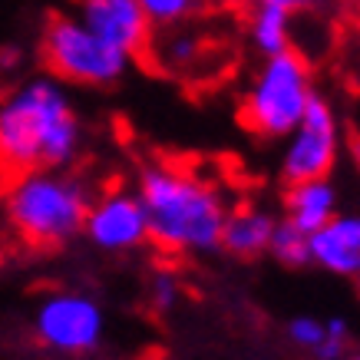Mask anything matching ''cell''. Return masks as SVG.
Wrapping results in <instances>:
<instances>
[{
    "mask_svg": "<svg viewBox=\"0 0 360 360\" xmlns=\"http://www.w3.org/2000/svg\"><path fill=\"white\" fill-rule=\"evenodd\" d=\"M17 60H20V50H4V53H0V66H7V70L17 66Z\"/></svg>",
    "mask_w": 360,
    "mask_h": 360,
    "instance_id": "obj_20",
    "label": "cell"
},
{
    "mask_svg": "<svg viewBox=\"0 0 360 360\" xmlns=\"http://www.w3.org/2000/svg\"><path fill=\"white\" fill-rule=\"evenodd\" d=\"M248 37L262 56L291 50V13L281 11V7L255 4V11L248 17Z\"/></svg>",
    "mask_w": 360,
    "mask_h": 360,
    "instance_id": "obj_13",
    "label": "cell"
},
{
    "mask_svg": "<svg viewBox=\"0 0 360 360\" xmlns=\"http://www.w3.org/2000/svg\"><path fill=\"white\" fill-rule=\"evenodd\" d=\"M347 334H350L347 321L330 317V321H324V340L311 354L317 360H344V354H347Z\"/></svg>",
    "mask_w": 360,
    "mask_h": 360,
    "instance_id": "obj_16",
    "label": "cell"
},
{
    "mask_svg": "<svg viewBox=\"0 0 360 360\" xmlns=\"http://www.w3.org/2000/svg\"><path fill=\"white\" fill-rule=\"evenodd\" d=\"M284 208H288L284 219L291 221L297 231L314 235L317 229H324L338 215V192H334V186H330L328 179L295 182V186H288Z\"/></svg>",
    "mask_w": 360,
    "mask_h": 360,
    "instance_id": "obj_11",
    "label": "cell"
},
{
    "mask_svg": "<svg viewBox=\"0 0 360 360\" xmlns=\"http://www.w3.org/2000/svg\"><path fill=\"white\" fill-rule=\"evenodd\" d=\"M288 338L295 340L297 347L314 350L317 344L324 340V321H317V317H311V314L295 317V321L288 324Z\"/></svg>",
    "mask_w": 360,
    "mask_h": 360,
    "instance_id": "obj_18",
    "label": "cell"
},
{
    "mask_svg": "<svg viewBox=\"0 0 360 360\" xmlns=\"http://www.w3.org/2000/svg\"><path fill=\"white\" fill-rule=\"evenodd\" d=\"M139 7L153 20V27H175L186 23L198 4L195 0H139Z\"/></svg>",
    "mask_w": 360,
    "mask_h": 360,
    "instance_id": "obj_15",
    "label": "cell"
},
{
    "mask_svg": "<svg viewBox=\"0 0 360 360\" xmlns=\"http://www.w3.org/2000/svg\"><path fill=\"white\" fill-rule=\"evenodd\" d=\"M149 301H153V311L159 314H169L179 301H182V288L172 274H155L153 284H149Z\"/></svg>",
    "mask_w": 360,
    "mask_h": 360,
    "instance_id": "obj_17",
    "label": "cell"
},
{
    "mask_svg": "<svg viewBox=\"0 0 360 360\" xmlns=\"http://www.w3.org/2000/svg\"><path fill=\"white\" fill-rule=\"evenodd\" d=\"M311 264L360 281V215H334L311 235Z\"/></svg>",
    "mask_w": 360,
    "mask_h": 360,
    "instance_id": "obj_10",
    "label": "cell"
},
{
    "mask_svg": "<svg viewBox=\"0 0 360 360\" xmlns=\"http://www.w3.org/2000/svg\"><path fill=\"white\" fill-rule=\"evenodd\" d=\"M83 235L103 251L139 248L142 241H149V221H146V208H142L139 195L116 188V192H106L103 198L89 202Z\"/></svg>",
    "mask_w": 360,
    "mask_h": 360,
    "instance_id": "obj_9",
    "label": "cell"
},
{
    "mask_svg": "<svg viewBox=\"0 0 360 360\" xmlns=\"http://www.w3.org/2000/svg\"><path fill=\"white\" fill-rule=\"evenodd\" d=\"M314 96L311 63L295 46L284 53L264 56L262 70L255 73L248 93L241 99V122L245 129L264 139L291 136Z\"/></svg>",
    "mask_w": 360,
    "mask_h": 360,
    "instance_id": "obj_4",
    "label": "cell"
},
{
    "mask_svg": "<svg viewBox=\"0 0 360 360\" xmlns=\"http://www.w3.org/2000/svg\"><path fill=\"white\" fill-rule=\"evenodd\" d=\"M89 188L60 169H33L7 182L4 212L17 238L30 248H60L83 231Z\"/></svg>",
    "mask_w": 360,
    "mask_h": 360,
    "instance_id": "obj_3",
    "label": "cell"
},
{
    "mask_svg": "<svg viewBox=\"0 0 360 360\" xmlns=\"http://www.w3.org/2000/svg\"><path fill=\"white\" fill-rule=\"evenodd\" d=\"M350 153H354V162L360 165V136H354V142H350Z\"/></svg>",
    "mask_w": 360,
    "mask_h": 360,
    "instance_id": "obj_22",
    "label": "cell"
},
{
    "mask_svg": "<svg viewBox=\"0 0 360 360\" xmlns=\"http://www.w3.org/2000/svg\"><path fill=\"white\" fill-rule=\"evenodd\" d=\"M334 162H338V116L328 99L314 93L284 149L281 175L288 186L328 179Z\"/></svg>",
    "mask_w": 360,
    "mask_h": 360,
    "instance_id": "obj_7",
    "label": "cell"
},
{
    "mask_svg": "<svg viewBox=\"0 0 360 360\" xmlns=\"http://www.w3.org/2000/svg\"><path fill=\"white\" fill-rule=\"evenodd\" d=\"M354 20H357V33H360V11H357V17H354Z\"/></svg>",
    "mask_w": 360,
    "mask_h": 360,
    "instance_id": "obj_23",
    "label": "cell"
},
{
    "mask_svg": "<svg viewBox=\"0 0 360 360\" xmlns=\"http://www.w3.org/2000/svg\"><path fill=\"white\" fill-rule=\"evenodd\" d=\"M77 20L129 60H146L153 53V20L139 0H77Z\"/></svg>",
    "mask_w": 360,
    "mask_h": 360,
    "instance_id": "obj_8",
    "label": "cell"
},
{
    "mask_svg": "<svg viewBox=\"0 0 360 360\" xmlns=\"http://www.w3.org/2000/svg\"><path fill=\"white\" fill-rule=\"evenodd\" d=\"M268 251H271L281 264H288V268H304V264H311V235L297 231L291 221L284 219L274 225Z\"/></svg>",
    "mask_w": 360,
    "mask_h": 360,
    "instance_id": "obj_14",
    "label": "cell"
},
{
    "mask_svg": "<svg viewBox=\"0 0 360 360\" xmlns=\"http://www.w3.org/2000/svg\"><path fill=\"white\" fill-rule=\"evenodd\" d=\"M202 7H212V11H221V7H231V4H238V0H195Z\"/></svg>",
    "mask_w": 360,
    "mask_h": 360,
    "instance_id": "obj_21",
    "label": "cell"
},
{
    "mask_svg": "<svg viewBox=\"0 0 360 360\" xmlns=\"http://www.w3.org/2000/svg\"><path fill=\"white\" fill-rule=\"evenodd\" d=\"M350 360H360V354H357V357H350Z\"/></svg>",
    "mask_w": 360,
    "mask_h": 360,
    "instance_id": "obj_24",
    "label": "cell"
},
{
    "mask_svg": "<svg viewBox=\"0 0 360 360\" xmlns=\"http://www.w3.org/2000/svg\"><path fill=\"white\" fill-rule=\"evenodd\" d=\"M149 241L169 255H205L219 248L221 221L229 215L225 198L212 182L175 165H146L136 188Z\"/></svg>",
    "mask_w": 360,
    "mask_h": 360,
    "instance_id": "obj_2",
    "label": "cell"
},
{
    "mask_svg": "<svg viewBox=\"0 0 360 360\" xmlns=\"http://www.w3.org/2000/svg\"><path fill=\"white\" fill-rule=\"evenodd\" d=\"M278 225L274 215L262 212V208L241 205L235 212L225 215L221 221V235H219V248H225L235 258H255L268 251V241H271V231Z\"/></svg>",
    "mask_w": 360,
    "mask_h": 360,
    "instance_id": "obj_12",
    "label": "cell"
},
{
    "mask_svg": "<svg viewBox=\"0 0 360 360\" xmlns=\"http://www.w3.org/2000/svg\"><path fill=\"white\" fill-rule=\"evenodd\" d=\"M46 70L53 79L77 86H112L129 73V56L83 27L77 17H50L40 40Z\"/></svg>",
    "mask_w": 360,
    "mask_h": 360,
    "instance_id": "obj_5",
    "label": "cell"
},
{
    "mask_svg": "<svg viewBox=\"0 0 360 360\" xmlns=\"http://www.w3.org/2000/svg\"><path fill=\"white\" fill-rule=\"evenodd\" d=\"M79 116L53 77H37L0 99V179L63 169L79 153Z\"/></svg>",
    "mask_w": 360,
    "mask_h": 360,
    "instance_id": "obj_1",
    "label": "cell"
},
{
    "mask_svg": "<svg viewBox=\"0 0 360 360\" xmlns=\"http://www.w3.org/2000/svg\"><path fill=\"white\" fill-rule=\"evenodd\" d=\"M33 330L44 347L66 354V357H83L103 344L106 317H103V307L89 295L56 291L40 301L37 317H33Z\"/></svg>",
    "mask_w": 360,
    "mask_h": 360,
    "instance_id": "obj_6",
    "label": "cell"
},
{
    "mask_svg": "<svg viewBox=\"0 0 360 360\" xmlns=\"http://www.w3.org/2000/svg\"><path fill=\"white\" fill-rule=\"evenodd\" d=\"M251 4H268V7H281V11H288V13H297V11L328 7V4H338V0H251Z\"/></svg>",
    "mask_w": 360,
    "mask_h": 360,
    "instance_id": "obj_19",
    "label": "cell"
}]
</instances>
